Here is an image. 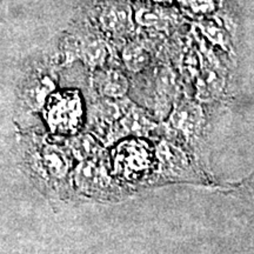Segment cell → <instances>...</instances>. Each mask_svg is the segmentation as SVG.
<instances>
[{
    "mask_svg": "<svg viewBox=\"0 0 254 254\" xmlns=\"http://www.w3.org/2000/svg\"><path fill=\"white\" fill-rule=\"evenodd\" d=\"M171 120L177 128H179L187 136L195 135L200 131L202 120V111L198 105L192 101H183L174 110Z\"/></svg>",
    "mask_w": 254,
    "mask_h": 254,
    "instance_id": "1",
    "label": "cell"
},
{
    "mask_svg": "<svg viewBox=\"0 0 254 254\" xmlns=\"http://www.w3.org/2000/svg\"><path fill=\"white\" fill-rule=\"evenodd\" d=\"M101 21L106 30H110L114 33H123L129 26L131 13H129V9L125 6L112 5L105 8L101 14Z\"/></svg>",
    "mask_w": 254,
    "mask_h": 254,
    "instance_id": "2",
    "label": "cell"
},
{
    "mask_svg": "<svg viewBox=\"0 0 254 254\" xmlns=\"http://www.w3.org/2000/svg\"><path fill=\"white\" fill-rule=\"evenodd\" d=\"M224 87V78L217 71L207 68L202 71L198 79V97L201 100H211L218 97Z\"/></svg>",
    "mask_w": 254,
    "mask_h": 254,
    "instance_id": "3",
    "label": "cell"
},
{
    "mask_svg": "<svg viewBox=\"0 0 254 254\" xmlns=\"http://www.w3.org/2000/svg\"><path fill=\"white\" fill-rule=\"evenodd\" d=\"M128 90V81L122 72L117 69L107 71L100 81V91L107 98H120Z\"/></svg>",
    "mask_w": 254,
    "mask_h": 254,
    "instance_id": "4",
    "label": "cell"
},
{
    "mask_svg": "<svg viewBox=\"0 0 254 254\" xmlns=\"http://www.w3.org/2000/svg\"><path fill=\"white\" fill-rule=\"evenodd\" d=\"M123 60L129 71L139 72L148 64V55L140 45L132 43L124 50Z\"/></svg>",
    "mask_w": 254,
    "mask_h": 254,
    "instance_id": "5",
    "label": "cell"
},
{
    "mask_svg": "<svg viewBox=\"0 0 254 254\" xmlns=\"http://www.w3.org/2000/svg\"><path fill=\"white\" fill-rule=\"evenodd\" d=\"M84 57L91 65H101L106 58V46L100 39L91 38L84 44Z\"/></svg>",
    "mask_w": 254,
    "mask_h": 254,
    "instance_id": "6",
    "label": "cell"
},
{
    "mask_svg": "<svg viewBox=\"0 0 254 254\" xmlns=\"http://www.w3.org/2000/svg\"><path fill=\"white\" fill-rule=\"evenodd\" d=\"M158 91L160 93L161 100L167 103L170 98L176 91V82H174V75L170 69H164L159 74L158 78Z\"/></svg>",
    "mask_w": 254,
    "mask_h": 254,
    "instance_id": "7",
    "label": "cell"
}]
</instances>
